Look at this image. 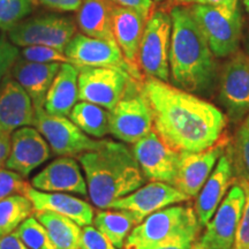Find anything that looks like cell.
<instances>
[{"mask_svg":"<svg viewBox=\"0 0 249 249\" xmlns=\"http://www.w3.org/2000/svg\"><path fill=\"white\" fill-rule=\"evenodd\" d=\"M143 89L155 133L173 150L202 151L226 135L229 118L213 103L154 77H144Z\"/></svg>","mask_w":249,"mask_h":249,"instance_id":"1","label":"cell"},{"mask_svg":"<svg viewBox=\"0 0 249 249\" xmlns=\"http://www.w3.org/2000/svg\"><path fill=\"white\" fill-rule=\"evenodd\" d=\"M170 15V80L186 91L209 96L218 81L216 57L196 22L192 6L173 5Z\"/></svg>","mask_w":249,"mask_h":249,"instance_id":"2","label":"cell"},{"mask_svg":"<svg viewBox=\"0 0 249 249\" xmlns=\"http://www.w3.org/2000/svg\"><path fill=\"white\" fill-rule=\"evenodd\" d=\"M77 158L85 172L90 200L98 209H108L112 202L136 191L147 180L124 143L102 140L96 150Z\"/></svg>","mask_w":249,"mask_h":249,"instance_id":"3","label":"cell"},{"mask_svg":"<svg viewBox=\"0 0 249 249\" xmlns=\"http://www.w3.org/2000/svg\"><path fill=\"white\" fill-rule=\"evenodd\" d=\"M201 229L194 208L170 205L149 214L134 226L127 236L124 249H147L186 236L197 239Z\"/></svg>","mask_w":249,"mask_h":249,"instance_id":"4","label":"cell"},{"mask_svg":"<svg viewBox=\"0 0 249 249\" xmlns=\"http://www.w3.org/2000/svg\"><path fill=\"white\" fill-rule=\"evenodd\" d=\"M110 133L124 143L134 144L154 129V116L143 81L132 79L118 104L108 111Z\"/></svg>","mask_w":249,"mask_h":249,"instance_id":"5","label":"cell"},{"mask_svg":"<svg viewBox=\"0 0 249 249\" xmlns=\"http://www.w3.org/2000/svg\"><path fill=\"white\" fill-rule=\"evenodd\" d=\"M172 20L170 12L154 9L145 23L138 54L139 70L144 77L169 82Z\"/></svg>","mask_w":249,"mask_h":249,"instance_id":"6","label":"cell"},{"mask_svg":"<svg viewBox=\"0 0 249 249\" xmlns=\"http://www.w3.org/2000/svg\"><path fill=\"white\" fill-rule=\"evenodd\" d=\"M192 11L214 57H231L239 51L242 31L239 9L231 12L216 6L193 4Z\"/></svg>","mask_w":249,"mask_h":249,"instance_id":"7","label":"cell"},{"mask_svg":"<svg viewBox=\"0 0 249 249\" xmlns=\"http://www.w3.org/2000/svg\"><path fill=\"white\" fill-rule=\"evenodd\" d=\"M218 101L232 123L249 116V55L236 51L218 76Z\"/></svg>","mask_w":249,"mask_h":249,"instance_id":"8","label":"cell"},{"mask_svg":"<svg viewBox=\"0 0 249 249\" xmlns=\"http://www.w3.org/2000/svg\"><path fill=\"white\" fill-rule=\"evenodd\" d=\"M76 34V24L70 18L39 15L21 21L8 30L9 42L17 46L44 45L64 52Z\"/></svg>","mask_w":249,"mask_h":249,"instance_id":"9","label":"cell"},{"mask_svg":"<svg viewBox=\"0 0 249 249\" xmlns=\"http://www.w3.org/2000/svg\"><path fill=\"white\" fill-rule=\"evenodd\" d=\"M35 111L34 126L44 136L54 155L75 157L96 150L101 145L102 141L89 138L70 118L51 114L44 108Z\"/></svg>","mask_w":249,"mask_h":249,"instance_id":"10","label":"cell"},{"mask_svg":"<svg viewBox=\"0 0 249 249\" xmlns=\"http://www.w3.org/2000/svg\"><path fill=\"white\" fill-rule=\"evenodd\" d=\"M134 79L127 71L110 67L79 68V101L111 111L123 97L129 81Z\"/></svg>","mask_w":249,"mask_h":249,"instance_id":"11","label":"cell"},{"mask_svg":"<svg viewBox=\"0 0 249 249\" xmlns=\"http://www.w3.org/2000/svg\"><path fill=\"white\" fill-rule=\"evenodd\" d=\"M64 53L66 54L71 64L77 68H117L127 71L135 80H144V76L140 75L129 66L117 43L95 38L85 34H75L65 48Z\"/></svg>","mask_w":249,"mask_h":249,"instance_id":"12","label":"cell"},{"mask_svg":"<svg viewBox=\"0 0 249 249\" xmlns=\"http://www.w3.org/2000/svg\"><path fill=\"white\" fill-rule=\"evenodd\" d=\"M245 200L244 188L235 182L227 192L213 218L205 225L204 233L198 239L205 249L233 248Z\"/></svg>","mask_w":249,"mask_h":249,"instance_id":"13","label":"cell"},{"mask_svg":"<svg viewBox=\"0 0 249 249\" xmlns=\"http://www.w3.org/2000/svg\"><path fill=\"white\" fill-rule=\"evenodd\" d=\"M191 200L178 188L169 183L150 181L141 186L128 195L113 201L108 209L127 211L135 219L136 225L149 214L173 204L183 203Z\"/></svg>","mask_w":249,"mask_h":249,"instance_id":"14","label":"cell"},{"mask_svg":"<svg viewBox=\"0 0 249 249\" xmlns=\"http://www.w3.org/2000/svg\"><path fill=\"white\" fill-rule=\"evenodd\" d=\"M145 179L172 185L178 173L180 152L167 147L152 129L132 149Z\"/></svg>","mask_w":249,"mask_h":249,"instance_id":"15","label":"cell"},{"mask_svg":"<svg viewBox=\"0 0 249 249\" xmlns=\"http://www.w3.org/2000/svg\"><path fill=\"white\" fill-rule=\"evenodd\" d=\"M230 143L225 135L213 147L197 152H180L178 173L173 186L189 197H196L209 178L218 160L226 151Z\"/></svg>","mask_w":249,"mask_h":249,"instance_id":"16","label":"cell"},{"mask_svg":"<svg viewBox=\"0 0 249 249\" xmlns=\"http://www.w3.org/2000/svg\"><path fill=\"white\" fill-rule=\"evenodd\" d=\"M50 157L51 148L37 128L21 127L11 135V152L6 161V169L27 178Z\"/></svg>","mask_w":249,"mask_h":249,"instance_id":"17","label":"cell"},{"mask_svg":"<svg viewBox=\"0 0 249 249\" xmlns=\"http://www.w3.org/2000/svg\"><path fill=\"white\" fill-rule=\"evenodd\" d=\"M36 111L30 96L13 77L0 82V134L11 136L21 127L35 123Z\"/></svg>","mask_w":249,"mask_h":249,"instance_id":"18","label":"cell"},{"mask_svg":"<svg viewBox=\"0 0 249 249\" xmlns=\"http://www.w3.org/2000/svg\"><path fill=\"white\" fill-rule=\"evenodd\" d=\"M31 187L42 192L88 195L87 181L74 157L60 156L31 180Z\"/></svg>","mask_w":249,"mask_h":249,"instance_id":"19","label":"cell"},{"mask_svg":"<svg viewBox=\"0 0 249 249\" xmlns=\"http://www.w3.org/2000/svg\"><path fill=\"white\" fill-rule=\"evenodd\" d=\"M234 183L235 176L232 163L226 152H224V155L218 160L209 178L196 196L197 198H196L194 210L201 227L209 223L229 192V188Z\"/></svg>","mask_w":249,"mask_h":249,"instance_id":"20","label":"cell"},{"mask_svg":"<svg viewBox=\"0 0 249 249\" xmlns=\"http://www.w3.org/2000/svg\"><path fill=\"white\" fill-rule=\"evenodd\" d=\"M148 18L134 9L114 4L112 11V31L124 58L136 73L139 70L138 54L141 38ZM143 76V75H142Z\"/></svg>","mask_w":249,"mask_h":249,"instance_id":"21","label":"cell"},{"mask_svg":"<svg viewBox=\"0 0 249 249\" xmlns=\"http://www.w3.org/2000/svg\"><path fill=\"white\" fill-rule=\"evenodd\" d=\"M33 203L34 211H51L74 220L81 227L91 225L93 222L92 207L88 202L66 193L42 192L29 187L26 195Z\"/></svg>","mask_w":249,"mask_h":249,"instance_id":"22","label":"cell"},{"mask_svg":"<svg viewBox=\"0 0 249 249\" xmlns=\"http://www.w3.org/2000/svg\"><path fill=\"white\" fill-rule=\"evenodd\" d=\"M61 64L59 62H40L27 61L18 58L11 68V76L22 86L33 101L35 110L44 108V103L50 87L53 82Z\"/></svg>","mask_w":249,"mask_h":249,"instance_id":"23","label":"cell"},{"mask_svg":"<svg viewBox=\"0 0 249 249\" xmlns=\"http://www.w3.org/2000/svg\"><path fill=\"white\" fill-rule=\"evenodd\" d=\"M79 68L71 62L61 64L50 87L44 103V110L57 116H70L79 101Z\"/></svg>","mask_w":249,"mask_h":249,"instance_id":"24","label":"cell"},{"mask_svg":"<svg viewBox=\"0 0 249 249\" xmlns=\"http://www.w3.org/2000/svg\"><path fill=\"white\" fill-rule=\"evenodd\" d=\"M113 6L111 0H82L76 15L79 29L87 36L117 43L112 31Z\"/></svg>","mask_w":249,"mask_h":249,"instance_id":"25","label":"cell"},{"mask_svg":"<svg viewBox=\"0 0 249 249\" xmlns=\"http://www.w3.org/2000/svg\"><path fill=\"white\" fill-rule=\"evenodd\" d=\"M35 214L45 227L54 249H80L82 230L74 220L51 211H39Z\"/></svg>","mask_w":249,"mask_h":249,"instance_id":"26","label":"cell"},{"mask_svg":"<svg viewBox=\"0 0 249 249\" xmlns=\"http://www.w3.org/2000/svg\"><path fill=\"white\" fill-rule=\"evenodd\" d=\"M93 225L118 249H123L127 236L136 222L133 216L123 210H99L93 217Z\"/></svg>","mask_w":249,"mask_h":249,"instance_id":"27","label":"cell"},{"mask_svg":"<svg viewBox=\"0 0 249 249\" xmlns=\"http://www.w3.org/2000/svg\"><path fill=\"white\" fill-rule=\"evenodd\" d=\"M68 118L87 135L104 138L110 133V118L107 108L80 101L71 108Z\"/></svg>","mask_w":249,"mask_h":249,"instance_id":"28","label":"cell"},{"mask_svg":"<svg viewBox=\"0 0 249 249\" xmlns=\"http://www.w3.org/2000/svg\"><path fill=\"white\" fill-rule=\"evenodd\" d=\"M225 152L232 163L235 182L249 185V116L240 123Z\"/></svg>","mask_w":249,"mask_h":249,"instance_id":"29","label":"cell"},{"mask_svg":"<svg viewBox=\"0 0 249 249\" xmlns=\"http://www.w3.org/2000/svg\"><path fill=\"white\" fill-rule=\"evenodd\" d=\"M33 213V203L24 195H12L0 201V238L14 233Z\"/></svg>","mask_w":249,"mask_h":249,"instance_id":"30","label":"cell"},{"mask_svg":"<svg viewBox=\"0 0 249 249\" xmlns=\"http://www.w3.org/2000/svg\"><path fill=\"white\" fill-rule=\"evenodd\" d=\"M15 233L28 249H54L45 227L36 217L27 218Z\"/></svg>","mask_w":249,"mask_h":249,"instance_id":"31","label":"cell"},{"mask_svg":"<svg viewBox=\"0 0 249 249\" xmlns=\"http://www.w3.org/2000/svg\"><path fill=\"white\" fill-rule=\"evenodd\" d=\"M33 0H0V29L9 30L33 12Z\"/></svg>","mask_w":249,"mask_h":249,"instance_id":"32","label":"cell"},{"mask_svg":"<svg viewBox=\"0 0 249 249\" xmlns=\"http://www.w3.org/2000/svg\"><path fill=\"white\" fill-rule=\"evenodd\" d=\"M21 58L27 61L40 62V64H49V62L65 64V62H70L64 52L51 48V46L44 45L26 46L21 51Z\"/></svg>","mask_w":249,"mask_h":249,"instance_id":"33","label":"cell"},{"mask_svg":"<svg viewBox=\"0 0 249 249\" xmlns=\"http://www.w3.org/2000/svg\"><path fill=\"white\" fill-rule=\"evenodd\" d=\"M29 187V183L18 173L0 169V201L12 195H26Z\"/></svg>","mask_w":249,"mask_h":249,"instance_id":"34","label":"cell"},{"mask_svg":"<svg viewBox=\"0 0 249 249\" xmlns=\"http://www.w3.org/2000/svg\"><path fill=\"white\" fill-rule=\"evenodd\" d=\"M236 183H239L244 188L246 200L232 249H249V185L244 182Z\"/></svg>","mask_w":249,"mask_h":249,"instance_id":"35","label":"cell"},{"mask_svg":"<svg viewBox=\"0 0 249 249\" xmlns=\"http://www.w3.org/2000/svg\"><path fill=\"white\" fill-rule=\"evenodd\" d=\"M80 249H118L95 226H83Z\"/></svg>","mask_w":249,"mask_h":249,"instance_id":"36","label":"cell"},{"mask_svg":"<svg viewBox=\"0 0 249 249\" xmlns=\"http://www.w3.org/2000/svg\"><path fill=\"white\" fill-rule=\"evenodd\" d=\"M18 54L20 52L17 45L5 38L0 39V82L11 71L14 62L18 60Z\"/></svg>","mask_w":249,"mask_h":249,"instance_id":"37","label":"cell"},{"mask_svg":"<svg viewBox=\"0 0 249 249\" xmlns=\"http://www.w3.org/2000/svg\"><path fill=\"white\" fill-rule=\"evenodd\" d=\"M113 4L121 7H126L134 9V11L139 12L145 18L150 17V14L154 11V1L152 0H111Z\"/></svg>","mask_w":249,"mask_h":249,"instance_id":"38","label":"cell"},{"mask_svg":"<svg viewBox=\"0 0 249 249\" xmlns=\"http://www.w3.org/2000/svg\"><path fill=\"white\" fill-rule=\"evenodd\" d=\"M43 5L60 12H75L82 4V0H38Z\"/></svg>","mask_w":249,"mask_h":249,"instance_id":"39","label":"cell"},{"mask_svg":"<svg viewBox=\"0 0 249 249\" xmlns=\"http://www.w3.org/2000/svg\"><path fill=\"white\" fill-rule=\"evenodd\" d=\"M196 240H197V239L186 236V238L174 239V240L152 246V247H149L147 249H192L193 245H194V242Z\"/></svg>","mask_w":249,"mask_h":249,"instance_id":"40","label":"cell"},{"mask_svg":"<svg viewBox=\"0 0 249 249\" xmlns=\"http://www.w3.org/2000/svg\"><path fill=\"white\" fill-rule=\"evenodd\" d=\"M0 249H28L22 244V241L18 239L17 233H11V234L0 238Z\"/></svg>","mask_w":249,"mask_h":249,"instance_id":"41","label":"cell"},{"mask_svg":"<svg viewBox=\"0 0 249 249\" xmlns=\"http://www.w3.org/2000/svg\"><path fill=\"white\" fill-rule=\"evenodd\" d=\"M194 4L216 6V7H222L231 12L238 9V0H195Z\"/></svg>","mask_w":249,"mask_h":249,"instance_id":"42","label":"cell"},{"mask_svg":"<svg viewBox=\"0 0 249 249\" xmlns=\"http://www.w3.org/2000/svg\"><path fill=\"white\" fill-rule=\"evenodd\" d=\"M11 152V136L0 134V169H5Z\"/></svg>","mask_w":249,"mask_h":249,"instance_id":"43","label":"cell"},{"mask_svg":"<svg viewBox=\"0 0 249 249\" xmlns=\"http://www.w3.org/2000/svg\"><path fill=\"white\" fill-rule=\"evenodd\" d=\"M174 5H191L194 4L195 0H173Z\"/></svg>","mask_w":249,"mask_h":249,"instance_id":"44","label":"cell"},{"mask_svg":"<svg viewBox=\"0 0 249 249\" xmlns=\"http://www.w3.org/2000/svg\"><path fill=\"white\" fill-rule=\"evenodd\" d=\"M192 249H205V248L203 247V246H202V244L200 241H198V239H197V240L194 242V245H193Z\"/></svg>","mask_w":249,"mask_h":249,"instance_id":"45","label":"cell"},{"mask_svg":"<svg viewBox=\"0 0 249 249\" xmlns=\"http://www.w3.org/2000/svg\"><path fill=\"white\" fill-rule=\"evenodd\" d=\"M246 53L249 55V35L247 36V38H246Z\"/></svg>","mask_w":249,"mask_h":249,"instance_id":"46","label":"cell"},{"mask_svg":"<svg viewBox=\"0 0 249 249\" xmlns=\"http://www.w3.org/2000/svg\"><path fill=\"white\" fill-rule=\"evenodd\" d=\"M244 5H245V7H246V9H247V12L249 14V0H244Z\"/></svg>","mask_w":249,"mask_h":249,"instance_id":"47","label":"cell"},{"mask_svg":"<svg viewBox=\"0 0 249 249\" xmlns=\"http://www.w3.org/2000/svg\"><path fill=\"white\" fill-rule=\"evenodd\" d=\"M156 1H161V0H156Z\"/></svg>","mask_w":249,"mask_h":249,"instance_id":"48","label":"cell"}]
</instances>
